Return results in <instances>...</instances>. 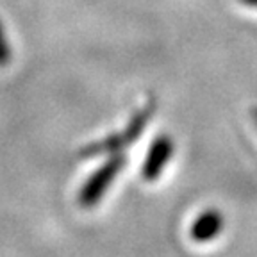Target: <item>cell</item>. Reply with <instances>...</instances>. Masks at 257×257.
I'll return each instance as SVG.
<instances>
[{
	"mask_svg": "<svg viewBox=\"0 0 257 257\" xmlns=\"http://www.w3.org/2000/svg\"><path fill=\"white\" fill-rule=\"evenodd\" d=\"M223 230V216L218 209H205L191 223L189 236L197 243H209Z\"/></svg>",
	"mask_w": 257,
	"mask_h": 257,
	"instance_id": "277c9868",
	"label": "cell"
},
{
	"mask_svg": "<svg viewBox=\"0 0 257 257\" xmlns=\"http://www.w3.org/2000/svg\"><path fill=\"white\" fill-rule=\"evenodd\" d=\"M9 61H11V48H9L8 40H6L4 25L0 22V66H6Z\"/></svg>",
	"mask_w": 257,
	"mask_h": 257,
	"instance_id": "5b68a950",
	"label": "cell"
},
{
	"mask_svg": "<svg viewBox=\"0 0 257 257\" xmlns=\"http://www.w3.org/2000/svg\"><path fill=\"white\" fill-rule=\"evenodd\" d=\"M252 118H253V121H255V125H257V109H252Z\"/></svg>",
	"mask_w": 257,
	"mask_h": 257,
	"instance_id": "52a82bcc",
	"label": "cell"
},
{
	"mask_svg": "<svg viewBox=\"0 0 257 257\" xmlns=\"http://www.w3.org/2000/svg\"><path fill=\"white\" fill-rule=\"evenodd\" d=\"M154 109H156V104H154V102H149V104L145 105V107H141L140 111L131 118V121L127 123L123 133L111 134V136L104 138V140L88 145V147H84V149L80 150L79 156L80 157H96V156H102V154L121 152L125 147H131V145L145 133V128H147V125H149L150 118H152V114H154Z\"/></svg>",
	"mask_w": 257,
	"mask_h": 257,
	"instance_id": "6da1fadb",
	"label": "cell"
},
{
	"mask_svg": "<svg viewBox=\"0 0 257 257\" xmlns=\"http://www.w3.org/2000/svg\"><path fill=\"white\" fill-rule=\"evenodd\" d=\"M127 165V157L121 152L111 154L107 161L100 166L98 170L93 172V175L84 182V186L79 191V205L84 209L95 207L98 202L104 198V195L107 193V189L111 188V182L118 177V173L123 170V166Z\"/></svg>",
	"mask_w": 257,
	"mask_h": 257,
	"instance_id": "7a4b0ae2",
	"label": "cell"
},
{
	"mask_svg": "<svg viewBox=\"0 0 257 257\" xmlns=\"http://www.w3.org/2000/svg\"><path fill=\"white\" fill-rule=\"evenodd\" d=\"M173 150H175V143L168 134H161L154 140L149 154H147V159L141 166V177L145 181L154 182L159 179L165 166L168 165V161L172 159Z\"/></svg>",
	"mask_w": 257,
	"mask_h": 257,
	"instance_id": "3957f363",
	"label": "cell"
},
{
	"mask_svg": "<svg viewBox=\"0 0 257 257\" xmlns=\"http://www.w3.org/2000/svg\"><path fill=\"white\" fill-rule=\"evenodd\" d=\"M245 6H250V8H255L257 9V0H241Z\"/></svg>",
	"mask_w": 257,
	"mask_h": 257,
	"instance_id": "8992f818",
	"label": "cell"
}]
</instances>
